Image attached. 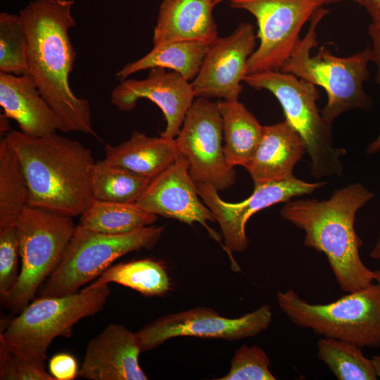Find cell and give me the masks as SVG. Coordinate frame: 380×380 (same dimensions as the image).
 Returning <instances> with one entry per match:
<instances>
[{
    "label": "cell",
    "mask_w": 380,
    "mask_h": 380,
    "mask_svg": "<svg viewBox=\"0 0 380 380\" xmlns=\"http://www.w3.org/2000/svg\"><path fill=\"white\" fill-rule=\"evenodd\" d=\"M272 320L269 305L237 318H227L207 307H197L160 317L135 332L141 353L180 336L236 341L267 329Z\"/></svg>",
    "instance_id": "12"
},
{
    "label": "cell",
    "mask_w": 380,
    "mask_h": 380,
    "mask_svg": "<svg viewBox=\"0 0 380 380\" xmlns=\"http://www.w3.org/2000/svg\"><path fill=\"white\" fill-rule=\"evenodd\" d=\"M73 4L72 0H34L20 11L27 37L29 72L56 114L59 131L98 138L89 101L76 96L69 83L76 56L69 37L75 26Z\"/></svg>",
    "instance_id": "1"
},
{
    "label": "cell",
    "mask_w": 380,
    "mask_h": 380,
    "mask_svg": "<svg viewBox=\"0 0 380 380\" xmlns=\"http://www.w3.org/2000/svg\"><path fill=\"white\" fill-rule=\"evenodd\" d=\"M271 362L265 351L257 345H243L231 362L228 373L217 380H275L270 370Z\"/></svg>",
    "instance_id": "30"
},
{
    "label": "cell",
    "mask_w": 380,
    "mask_h": 380,
    "mask_svg": "<svg viewBox=\"0 0 380 380\" xmlns=\"http://www.w3.org/2000/svg\"><path fill=\"white\" fill-rule=\"evenodd\" d=\"M175 139L176 147L189 162V173L196 183L224 191L232 186L236 171L223 151L222 119L217 103L196 97Z\"/></svg>",
    "instance_id": "11"
},
{
    "label": "cell",
    "mask_w": 380,
    "mask_h": 380,
    "mask_svg": "<svg viewBox=\"0 0 380 380\" xmlns=\"http://www.w3.org/2000/svg\"><path fill=\"white\" fill-rule=\"evenodd\" d=\"M105 158L139 176L152 179L177 159L179 151L175 139L148 137L134 131L118 145L104 146Z\"/></svg>",
    "instance_id": "21"
},
{
    "label": "cell",
    "mask_w": 380,
    "mask_h": 380,
    "mask_svg": "<svg viewBox=\"0 0 380 380\" xmlns=\"http://www.w3.org/2000/svg\"><path fill=\"white\" fill-rule=\"evenodd\" d=\"M317 357L338 380L378 379L372 359L362 348L343 340L322 337L317 342Z\"/></svg>",
    "instance_id": "28"
},
{
    "label": "cell",
    "mask_w": 380,
    "mask_h": 380,
    "mask_svg": "<svg viewBox=\"0 0 380 380\" xmlns=\"http://www.w3.org/2000/svg\"><path fill=\"white\" fill-rule=\"evenodd\" d=\"M306 152L298 132L287 122L263 126L260 141L244 167L254 186L293 176L296 163Z\"/></svg>",
    "instance_id": "20"
},
{
    "label": "cell",
    "mask_w": 380,
    "mask_h": 380,
    "mask_svg": "<svg viewBox=\"0 0 380 380\" xmlns=\"http://www.w3.org/2000/svg\"><path fill=\"white\" fill-rule=\"evenodd\" d=\"M0 72L30 74L27 37L20 15L0 14Z\"/></svg>",
    "instance_id": "29"
},
{
    "label": "cell",
    "mask_w": 380,
    "mask_h": 380,
    "mask_svg": "<svg viewBox=\"0 0 380 380\" xmlns=\"http://www.w3.org/2000/svg\"><path fill=\"white\" fill-rule=\"evenodd\" d=\"M199 197L196 183L189 173V162L179 153L171 165L150 181L136 203L158 216L189 225L198 222L220 242L219 234L208 224V222H215V217Z\"/></svg>",
    "instance_id": "15"
},
{
    "label": "cell",
    "mask_w": 380,
    "mask_h": 380,
    "mask_svg": "<svg viewBox=\"0 0 380 380\" xmlns=\"http://www.w3.org/2000/svg\"><path fill=\"white\" fill-rule=\"evenodd\" d=\"M20 244L15 224L0 229V297L4 299L16 285Z\"/></svg>",
    "instance_id": "31"
},
{
    "label": "cell",
    "mask_w": 380,
    "mask_h": 380,
    "mask_svg": "<svg viewBox=\"0 0 380 380\" xmlns=\"http://www.w3.org/2000/svg\"><path fill=\"white\" fill-rule=\"evenodd\" d=\"M378 379H380V355H376L371 358Z\"/></svg>",
    "instance_id": "38"
},
{
    "label": "cell",
    "mask_w": 380,
    "mask_h": 380,
    "mask_svg": "<svg viewBox=\"0 0 380 380\" xmlns=\"http://www.w3.org/2000/svg\"><path fill=\"white\" fill-rule=\"evenodd\" d=\"M135 332L109 324L87 344L77 376L90 380H147Z\"/></svg>",
    "instance_id": "17"
},
{
    "label": "cell",
    "mask_w": 380,
    "mask_h": 380,
    "mask_svg": "<svg viewBox=\"0 0 380 380\" xmlns=\"http://www.w3.org/2000/svg\"><path fill=\"white\" fill-rule=\"evenodd\" d=\"M370 256L374 260H380V236L370 252Z\"/></svg>",
    "instance_id": "37"
},
{
    "label": "cell",
    "mask_w": 380,
    "mask_h": 380,
    "mask_svg": "<svg viewBox=\"0 0 380 380\" xmlns=\"http://www.w3.org/2000/svg\"><path fill=\"white\" fill-rule=\"evenodd\" d=\"M163 230V227L150 225L125 234H106L77 224L58 265L39 288L38 296L56 297L77 292L119 258L153 248Z\"/></svg>",
    "instance_id": "9"
},
{
    "label": "cell",
    "mask_w": 380,
    "mask_h": 380,
    "mask_svg": "<svg viewBox=\"0 0 380 380\" xmlns=\"http://www.w3.org/2000/svg\"><path fill=\"white\" fill-rule=\"evenodd\" d=\"M49 371L56 380H73L77 376L79 369L72 355L61 353L49 360Z\"/></svg>",
    "instance_id": "33"
},
{
    "label": "cell",
    "mask_w": 380,
    "mask_h": 380,
    "mask_svg": "<svg viewBox=\"0 0 380 380\" xmlns=\"http://www.w3.org/2000/svg\"><path fill=\"white\" fill-rule=\"evenodd\" d=\"M209 45L197 42H175L153 46L143 57L124 65L115 76L122 81L137 72L162 68L191 81L198 75Z\"/></svg>",
    "instance_id": "23"
},
{
    "label": "cell",
    "mask_w": 380,
    "mask_h": 380,
    "mask_svg": "<svg viewBox=\"0 0 380 380\" xmlns=\"http://www.w3.org/2000/svg\"><path fill=\"white\" fill-rule=\"evenodd\" d=\"M280 310L300 328L315 334L353 343L360 347L380 346V285L347 293L328 303H310L293 289L279 291Z\"/></svg>",
    "instance_id": "5"
},
{
    "label": "cell",
    "mask_w": 380,
    "mask_h": 380,
    "mask_svg": "<svg viewBox=\"0 0 380 380\" xmlns=\"http://www.w3.org/2000/svg\"><path fill=\"white\" fill-rule=\"evenodd\" d=\"M158 215L137 203H118L94 200L80 216L82 227L106 234H121L152 225Z\"/></svg>",
    "instance_id": "24"
},
{
    "label": "cell",
    "mask_w": 380,
    "mask_h": 380,
    "mask_svg": "<svg viewBox=\"0 0 380 380\" xmlns=\"http://www.w3.org/2000/svg\"><path fill=\"white\" fill-rule=\"evenodd\" d=\"M215 1V5H217V4L222 2V1H227V0H214Z\"/></svg>",
    "instance_id": "40"
},
{
    "label": "cell",
    "mask_w": 380,
    "mask_h": 380,
    "mask_svg": "<svg viewBox=\"0 0 380 380\" xmlns=\"http://www.w3.org/2000/svg\"><path fill=\"white\" fill-rule=\"evenodd\" d=\"M150 181L106 158L95 162L91 174L94 198L101 201L136 203Z\"/></svg>",
    "instance_id": "27"
},
{
    "label": "cell",
    "mask_w": 380,
    "mask_h": 380,
    "mask_svg": "<svg viewBox=\"0 0 380 380\" xmlns=\"http://www.w3.org/2000/svg\"><path fill=\"white\" fill-rule=\"evenodd\" d=\"M28 198V184L20 161L4 137L0 141V229L15 224Z\"/></svg>",
    "instance_id": "26"
},
{
    "label": "cell",
    "mask_w": 380,
    "mask_h": 380,
    "mask_svg": "<svg viewBox=\"0 0 380 380\" xmlns=\"http://www.w3.org/2000/svg\"><path fill=\"white\" fill-rule=\"evenodd\" d=\"M243 82L252 88L270 91L279 101L285 120L305 144L314 177L341 176L345 151L334 146L332 125L317 108L319 94L316 85L280 70L248 74Z\"/></svg>",
    "instance_id": "6"
},
{
    "label": "cell",
    "mask_w": 380,
    "mask_h": 380,
    "mask_svg": "<svg viewBox=\"0 0 380 380\" xmlns=\"http://www.w3.org/2000/svg\"><path fill=\"white\" fill-rule=\"evenodd\" d=\"M373 197L365 186L355 183L337 189L327 200L289 201L280 211L284 219L304 231L305 246L324 254L346 293L374 281V271L361 259L363 241L355 228L357 211Z\"/></svg>",
    "instance_id": "3"
},
{
    "label": "cell",
    "mask_w": 380,
    "mask_h": 380,
    "mask_svg": "<svg viewBox=\"0 0 380 380\" xmlns=\"http://www.w3.org/2000/svg\"><path fill=\"white\" fill-rule=\"evenodd\" d=\"M328 11L318 9L310 19V27L300 39L280 71L324 89L327 102L320 110L324 120L332 125L343 113L352 109H369L372 99L363 88L369 77L368 64L372 61V48L348 57H338L322 46L316 56L310 51L318 44L316 29Z\"/></svg>",
    "instance_id": "4"
},
{
    "label": "cell",
    "mask_w": 380,
    "mask_h": 380,
    "mask_svg": "<svg viewBox=\"0 0 380 380\" xmlns=\"http://www.w3.org/2000/svg\"><path fill=\"white\" fill-rule=\"evenodd\" d=\"M15 225L21 267L16 285L1 304L16 315L35 298L56 270L77 225L71 217L28 205Z\"/></svg>",
    "instance_id": "8"
},
{
    "label": "cell",
    "mask_w": 380,
    "mask_h": 380,
    "mask_svg": "<svg viewBox=\"0 0 380 380\" xmlns=\"http://www.w3.org/2000/svg\"><path fill=\"white\" fill-rule=\"evenodd\" d=\"M214 0H163L153 30V46L175 42L212 44L218 32Z\"/></svg>",
    "instance_id": "19"
},
{
    "label": "cell",
    "mask_w": 380,
    "mask_h": 380,
    "mask_svg": "<svg viewBox=\"0 0 380 380\" xmlns=\"http://www.w3.org/2000/svg\"><path fill=\"white\" fill-rule=\"evenodd\" d=\"M256 19L258 47L248 61V75L280 70L299 43L307 21L324 5L341 0H229Z\"/></svg>",
    "instance_id": "10"
},
{
    "label": "cell",
    "mask_w": 380,
    "mask_h": 380,
    "mask_svg": "<svg viewBox=\"0 0 380 380\" xmlns=\"http://www.w3.org/2000/svg\"><path fill=\"white\" fill-rule=\"evenodd\" d=\"M367 11L372 23L380 25V0H353Z\"/></svg>",
    "instance_id": "35"
},
{
    "label": "cell",
    "mask_w": 380,
    "mask_h": 380,
    "mask_svg": "<svg viewBox=\"0 0 380 380\" xmlns=\"http://www.w3.org/2000/svg\"><path fill=\"white\" fill-rule=\"evenodd\" d=\"M217 106L222 119L226 161L233 167H245L260 141L263 126L238 99L220 100Z\"/></svg>",
    "instance_id": "22"
},
{
    "label": "cell",
    "mask_w": 380,
    "mask_h": 380,
    "mask_svg": "<svg viewBox=\"0 0 380 380\" xmlns=\"http://www.w3.org/2000/svg\"><path fill=\"white\" fill-rule=\"evenodd\" d=\"M17 154L29 188L27 205L81 216L94 201L91 149L55 133L32 137L12 130L5 136Z\"/></svg>",
    "instance_id": "2"
},
{
    "label": "cell",
    "mask_w": 380,
    "mask_h": 380,
    "mask_svg": "<svg viewBox=\"0 0 380 380\" xmlns=\"http://www.w3.org/2000/svg\"><path fill=\"white\" fill-rule=\"evenodd\" d=\"M0 105L4 114L14 120L20 131L27 135L42 137L58 130L56 114L30 74L0 72Z\"/></svg>",
    "instance_id": "18"
},
{
    "label": "cell",
    "mask_w": 380,
    "mask_h": 380,
    "mask_svg": "<svg viewBox=\"0 0 380 380\" xmlns=\"http://www.w3.org/2000/svg\"><path fill=\"white\" fill-rule=\"evenodd\" d=\"M368 34L372 40V62L376 66L374 80L380 85V25L371 24L368 28ZM380 151V133L379 136L371 142L367 148V153L374 154Z\"/></svg>",
    "instance_id": "34"
},
{
    "label": "cell",
    "mask_w": 380,
    "mask_h": 380,
    "mask_svg": "<svg viewBox=\"0 0 380 380\" xmlns=\"http://www.w3.org/2000/svg\"><path fill=\"white\" fill-rule=\"evenodd\" d=\"M374 271V280L380 285V270H375Z\"/></svg>",
    "instance_id": "39"
},
{
    "label": "cell",
    "mask_w": 380,
    "mask_h": 380,
    "mask_svg": "<svg viewBox=\"0 0 380 380\" xmlns=\"http://www.w3.org/2000/svg\"><path fill=\"white\" fill-rule=\"evenodd\" d=\"M108 284L56 297H38L16 315L0 333V338L38 367L44 368L52 341L65 334L80 319L105 306Z\"/></svg>",
    "instance_id": "7"
},
{
    "label": "cell",
    "mask_w": 380,
    "mask_h": 380,
    "mask_svg": "<svg viewBox=\"0 0 380 380\" xmlns=\"http://www.w3.org/2000/svg\"><path fill=\"white\" fill-rule=\"evenodd\" d=\"M1 380H56L0 338Z\"/></svg>",
    "instance_id": "32"
},
{
    "label": "cell",
    "mask_w": 380,
    "mask_h": 380,
    "mask_svg": "<svg viewBox=\"0 0 380 380\" xmlns=\"http://www.w3.org/2000/svg\"><path fill=\"white\" fill-rule=\"evenodd\" d=\"M255 46L254 27L248 23H241L227 37H217L209 45L191 82L196 97L238 99Z\"/></svg>",
    "instance_id": "14"
},
{
    "label": "cell",
    "mask_w": 380,
    "mask_h": 380,
    "mask_svg": "<svg viewBox=\"0 0 380 380\" xmlns=\"http://www.w3.org/2000/svg\"><path fill=\"white\" fill-rule=\"evenodd\" d=\"M196 97L190 81L165 68L150 69L146 78H127L111 93V103L122 111H130L137 102L146 99L163 111L166 127L160 136L173 140L179 133L184 118Z\"/></svg>",
    "instance_id": "16"
},
{
    "label": "cell",
    "mask_w": 380,
    "mask_h": 380,
    "mask_svg": "<svg viewBox=\"0 0 380 380\" xmlns=\"http://www.w3.org/2000/svg\"><path fill=\"white\" fill-rule=\"evenodd\" d=\"M10 118H8L7 116H6L4 114H1V121H0V124H1V127H0V129H1V134H5V135L9 132V129H10V125H9V120Z\"/></svg>",
    "instance_id": "36"
},
{
    "label": "cell",
    "mask_w": 380,
    "mask_h": 380,
    "mask_svg": "<svg viewBox=\"0 0 380 380\" xmlns=\"http://www.w3.org/2000/svg\"><path fill=\"white\" fill-rule=\"evenodd\" d=\"M109 283L132 289L146 296H161L170 288L163 265L153 260L141 259L110 266L84 289H92Z\"/></svg>",
    "instance_id": "25"
},
{
    "label": "cell",
    "mask_w": 380,
    "mask_h": 380,
    "mask_svg": "<svg viewBox=\"0 0 380 380\" xmlns=\"http://www.w3.org/2000/svg\"><path fill=\"white\" fill-rule=\"evenodd\" d=\"M325 182H308L294 175L279 181L254 186L253 194L239 203L223 201L218 191L203 183H196L199 196L211 210L221 228L229 252H243L248 245L246 226L255 213L292 198L310 194L325 185Z\"/></svg>",
    "instance_id": "13"
}]
</instances>
